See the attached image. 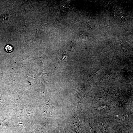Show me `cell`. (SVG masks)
<instances>
[{
    "instance_id": "obj_1",
    "label": "cell",
    "mask_w": 133,
    "mask_h": 133,
    "mask_svg": "<svg viewBox=\"0 0 133 133\" xmlns=\"http://www.w3.org/2000/svg\"><path fill=\"white\" fill-rule=\"evenodd\" d=\"M5 49L6 51L10 53L13 51V48L12 46L10 45H7L5 46Z\"/></svg>"
}]
</instances>
